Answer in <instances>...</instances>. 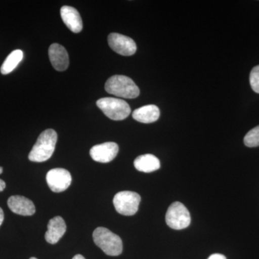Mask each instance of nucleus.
<instances>
[{"mask_svg":"<svg viewBox=\"0 0 259 259\" xmlns=\"http://www.w3.org/2000/svg\"><path fill=\"white\" fill-rule=\"evenodd\" d=\"M58 136L54 130L47 129L38 136L29 153L28 158L33 162H44L52 156L55 151Z\"/></svg>","mask_w":259,"mask_h":259,"instance_id":"f257e3e1","label":"nucleus"},{"mask_svg":"<svg viewBox=\"0 0 259 259\" xmlns=\"http://www.w3.org/2000/svg\"><path fill=\"white\" fill-rule=\"evenodd\" d=\"M107 93L126 99H134L139 96L140 90L131 78L122 75H115L105 83Z\"/></svg>","mask_w":259,"mask_h":259,"instance_id":"f03ea898","label":"nucleus"},{"mask_svg":"<svg viewBox=\"0 0 259 259\" xmlns=\"http://www.w3.org/2000/svg\"><path fill=\"white\" fill-rule=\"evenodd\" d=\"M95 244L101 248L105 254L117 256L122 252V242L120 237L103 227L96 228L93 233Z\"/></svg>","mask_w":259,"mask_h":259,"instance_id":"7ed1b4c3","label":"nucleus"},{"mask_svg":"<svg viewBox=\"0 0 259 259\" xmlns=\"http://www.w3.org/2000/svg\"><path fill=\"white\" fill-rule=\"evenodd\" d=\"M97 105L107 117L113 120H125L131 112V107L125 100L114 97L100 99Z\"/></svg>","mask_w":259,"mask_h":259,"instance_id":"20e7f679","label":"nucleus"},{"mask_svg":"<svg viewBox=\"0 0 259 259\" xmlns=\"http://www.w3.org/2000/svg\"><path fill=\"white\" fill-rule=\"evenodd\" d=\"M141 196L136 192L122 191L115 194L113 204L117 212L125 216L134 215L139 210Z\"/></svg>","mask_w":259,"mask_h":259,"instance_id":"39448f33","label":"nucleus"},{"mask_svg":"<svg viewBox=\"0 0 259 259\" xmlns=\"http://www.w3.org/2000/svg\"><path fill=\"white\" fill-rule=\"evenodd\" d=\"M166 222L172 229H185L190 225V213L183 204L180 202H174L167 210Z\"/></svg>","mask_w":259,"mask_h":259,"instance_id":"423d86ee","label":"nucleus"},{"mask_svg":"<svg viewBox=\"0 0 259 259\" xmlns=\"http://www.w3.org/2000/svg\"><path fill=\"white\" fill-rule=\"evenodd\" d=\"M71 174L64 168H53L47 173V182L49 188L56 193L67 190L71 185Z\"/></svg>","mask_w":259,"mask_h":259,"instance_id":"0eeeda50","label":"nucleus"},{"mask_svg":"<svg viewBox=\"0 0 259 259\" xmlns=\"http://www.w3.org/2000/svg\"><path fill=\"white\" fill-rule=\"evenodd\" d=\"M108 44L112 50L121 56L134 55L137 50L136 42L131 37L116 32L109 35Z\"/></svg>","mask_w":259,"mask_h":259,"instance_id":"6e6552de","label":"nucleus"},{"mask_svg":"<svg viewBox=\"0 0 259 259\" xmlns=\"http://www.w3.org/2000/svg\"><path fill=\"white\" fill-rule=\"evenodd\" d=\"M118 151V145L114 142H106L93 146L90 150V156L94 161L106 163L112 161Z\"/></svg>","mask_w":259,"mask_h":259,"instance_id":"1a4fd4ad","label":"nucleus"},{"mask_svg":"<svg viewBox=\"0 0 259 259\" xmlns=\"http://www.w3.org/2000/svg\"><path fill=\"white\" fill-rule=\"evenodd\" d=\"M49 59L54 69L59 71L67 69L69 64V54L64 47L53 44L49 49Z\"/></svg>","mask_w":259,"mask_h":259,"instance_id":"9d476101","label":"nucleus"},{"mask_svg":"<svg viewBox=\"0 0 259 259\" xmlns=\"http://www.w3.org/2000/svg\"><path fill=\"white\" fill-rule=\"evenodd\" d=\"M8 204L12 212L20 215L31 216L35 212L33 202L23 196H12L8 199Z\"/></svg>","mask_w":259,"mask_h":259,"instance_id":"9b49d317","label":"nucleus"},{"mask_svg":"<svg viewBox=\"0 0 259 259\" xmlns=\"http://www.w3.org/2000/svg\"><path fill=\"white\" fill-rule=\"evenodd\" d=\"M66 231L64 220L60 216H56L49 221L48 231L45 234L46 241L51 244H56L64 236Z\"/></svg>","mask_w":259,"mask_h":259,"instance_id":"f8f14e48","label":"nucleus"},{"mask_svg":"<svg viewBox=\"0 0 259 259\" xmlns=\"http://www.w3.org/2000/svg\"><path fill=\"white\" fill-rule=\"evenodd\" d=\"M63 22L71 32L78 33L82 30L83 23L79 12L70 6H64L61 9Z\"/></svg>","mask_w":259,"mask_h":259,"instance_id":"ddd939ff","label":"nucleus"},{"mask_svg":"<svg viewBox=\"0 0 259 259\" xmlns=\"http://www.w3.org/2000/svg\"><path fill=\"white\" fill-rule=\"evenodd\" d=\"M159 109L153 105L140 107L133 112V117L135 120L146 124L156 122L159 118Z\"/></svg>","mask_w":259,"mask_h":259,"instance_id":"4468645a","label":"nucleus"},{"mask_svg":"<svg viewBox=\"0 0 259 259\" xmlns=\"http://www.w3.org/2000/svg\"><path fill=\"white\" fill-rule=\"evenodd\" d=\"M134 166L138 171L150 173L159 169L161 163L158 158L153 155L145 154L135 159Z\"/></svg>","mask_w":259,"mask_h":259,"instance_id":"2eb2a0df","label":"nucleus"},{"mask_svg":"<svg viewBox=\"0 0 259 259\" xmlns=\"http://www.w3.org/2000/svg\"><path fill=\"white\" fill-rule=\"evenodd\" d=\"M23 52L21 50L13 51L5 59L4 63L2 65L1 73L6 75L10 74L18 66L20 61L23 60Z\"/></svg>","mask_w":259,"mask_h":259,"instance_id":"dca6fc26","label":"nucleus"},{"mask_svg":"<svg viewBox=\"0 0 259 259\" xmlns=\"http://www.w3.org/2000/svg\"><path fill=\"white\" fill-rule=\"evenodd\" d=\"M243 141L247 147H258L259 146V125L250 130L249 132L245 135Z\"/></svg>","mask_w":259,"mask_h":259,"instance_id":"f3484780","label":"nucleus"},{"mask_svg":"<svg viewBox=\"0 0 259 259\" xmlns=\"http://www.w3.org/2000/svg\"><path fill=\"white\" fill-rule=\"evenodd\" d=\"M250 83L252 90L259 94V65L253 68L250 74Z\"/></svg>","mask_w":259,"mask_h":259,"instance_id":"a211bd4d","label":"nucleus"},{"mask_svg":"<svg viewBox=\"0 0 259 259\" xmlns=\"http://www.w3.org/2000/svg\"><path fill=\"white\" fill-rule=\"evenodd\" d=\"M207 259H226V257L224 255L220 254V253H214L211 255Z\"/></svg>","mask_w":259,"mask_h":259,"instance_id":"6ab92c4d","label":"nucleus"},{"mask_svg":"<svg viewBox=\"0 0 259 259\" xmlns=\"http://www.w3.org/2000/svg\"><path fill=\"white\" fill-rule=\"evenodd\" d=\"M4 212H3V209L0 207V226L3 224V221H4Z\"/></svg>","mask_w":259,"mask_h":259,"instance_id":"aec40b11","label":"nucleus"},{"mask_svg":"<svg viewBox=\"0 0 259 259\" xmlns=\"http://www.w3.org/2000/svg\"><path fill=\"white\" fill-rule=\"evenodd\" d=\"M5 187H6V184H5L4 181L0 180V192H3Z\"/></svg>","mask_w":259,"mask_h":259,"instance_id":"412c9836","label":"nucleus"},{"mask_svg":"<svg viewBox=\"0 0 259 259\" xmlns=\"http://www.w3.org/2000/svg\"><path fill=\"white\" fill-rule=\"evenodd\" d=\"M72 259H85L84 257L82 255L77 254L74 255Z\"/></svg>","mask_w":259,"mask_h":259,"instance_id":"4be33fe9","label":"nucleus"},{"mask_svg":"<svg viewBox=\"0 0 259 259\" xmlns=\"http://www.w3.org/2000/svg\"><path fill=\"white\" fill-rule=\"evenodd\" d=\"M3 172V167L0 166V175Z\"/></svg>","mask_w":259,"mask_h":259,"instance_id":"5701e85b","label":"nucleus"},{"mask_svg":"<svg viewBox=\"0 0 259 259\" xmlns=\"http://www.w3.org/2000/svg\"><path fill=\"white\" fill-rule=\"evenodd\" d=\"M30 259H37V258H35V257H32V258H30Z\"/></svg>","mask_w":259,"mask_h":259,"instance_id":"b1692460","label":"nucleus"}]
</instances>
